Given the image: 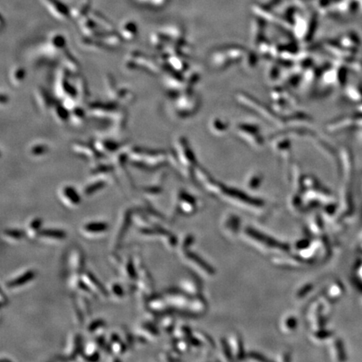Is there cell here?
Listing matches in <instances>:
<instances>
[{"instance_id":"10","label":"cell","mask_w":362,"mask_h":362,"mask_svg":"<svg viewBox=\"0 0 362 362\" xmlns=\"http://www.w3.org/2000/svg\"><path fill=\"white\" fill-rule=\"evenodd\" d=\"M3 235L7 238L10 239L12 241H19L24 236V233L19 230L15 229H6L3 231Z\"/></svg>"},{"instance_id":"11","label":"cell","mask_w":362,"mask_h":362,"mask_svg":"<svg viewBox=\"0 0 362 362\" xmlns=\"http://www.w3.org/2000/svg\"><path fill=\"white\" fill-rule=\"evenodd\" d=\"M105 183L102 181H98V182L93 183L91 185H89L85 189V195L86 196H91L92 194L97 192L101 189L104 187Z\"/></svg>"},{"instance_id":"3","label":"cell","mask_w":362,"mask_h":362,"mask_svg":"<svg viewBox=\"0 0 362 362\" xmlns=\"http://www.w3.org/2000/svg\"><path fill=\"white\" fill-rule=\"evenodd\" d=\"M35 278V272L33 270H29L22 274L21 276L17 277L16 279L8 281L6 284V286L8 289H15V288L21 287L23 285H26L30 283L31 280Z\"/></svg>"},{"instance_id":"13","label":"cell","mask_w":362,"mask_h":362,"mask_svg":"<svg viewBox=\"0 0 362 362\" xmlns=\"http://www.w3.org/2000/svg\"><path fill=\"white\" fill-rule=\"evenodd\" d=\"M111 291L113 292V294L115 295L117 298H123L124 295V290L121 285L118 284H113L111 285Z\"/></svg>"},{"instance_id":"1","label":"cell","mask_w":362,"mask_h":362,"mask_svg":"<svg viewBox=\"0 0 362 362\" xmlns=\"http://www.w3.org/2000/svg\"><path fill=\"white\" fill-rule=\"evenodd\" d=\"M81 280L87 285L94 294L99 295L103 298L108 297V292L102 283L90 272H84L81 275Z\"/></svg>"},{"instance_id":"2","label":"cell","mask_w":362,"mask_h":362,"mask_svg":"<svg viewBox=\"0 0 362 362\" xmlns=\"http://www.w3.org/2000/svg\"><path fill=\"white\" fill-rule=\"evenodd\" d=\"M62 198L67 204L71 207H75L80 203V197L77 191L72 186H65L62 191Z\"/></svg>"},{"instance_id":"6","label":"cell","mask_w":362,"mask_h":362,"mask_svg":"<svg viewBox=\"0 0 362 362\" xmlns=\"http://www.w3.org/2000/svg\"><path fill=\"white\" fill-rule=\"evenodd\" d=\"M39 236L51 240H63L67 237V233L62 230L47 229V230H41Z\"/></svg>"},{"instance_id":"8","label":"cell","mask_w":362,"mask_h":362,"mask_svg":"<svg viewBox=\"0 0 362 362\" xmlns=\"http://www.w3.org/2000/svg\"><path fill=\"white\" fill-rule=\"evenodd\" d=\"M131 212L128 211L126 214H125V217H124V223L122 225L121 227L120 231L118 233V237H117V244H120L122 242V240L124 239L125 233H126L127 230L129 228V224L131 222Z\"/></svg>"},{"instance_id":"4","label":"cell","mask_w":362,"mask_h":362,"mask_svg":"<svg viewBox=\"0 0 362 362\" xmlns=\"http://www.w3.org/2000/svg\"><path fill=\"white\" fill-rule=\"evenodd\" d=\"M108 225L105 222H89L83 225L82 230L85 233L100 234L107 231Z\"/></svg>"},{"instance_id":"5","label":"cell","mask_w":362,"mask_h":362,"mask_svg":"<svg viewBox=\"0 0 362 362\" xmlns=\"http://www.w3.org/2000/svg\"><path fill=\"white\" fill-rule=\"evenodd\" d=\"M41 225H42V220L40 218H35L34 220H31V222L28 225L27 228L26 235L30 239H35L40 235L41 230Z\"/></svg>"},{"instance_id":"12","label":"cell","mask_w":362,"mask_h":362,"mask_svg":"<svg viewBox=\"0 0 362 362\" xmlns=\"http://www.w3.org/2000/svg\"><path fill=\"white\" fill-rule=\"evenodd\" d=\"M105 326V322L102 319H96L95 321L91 323L87 327V331L89 333L97 332L100 329H103Z\"/></svg>"},{"instance_id":"7","label":"cell","mask_w":362,"mask_h":362,"mask_svg":"<svg viewBox=\"0 0 362 362\" xmlns=\"http://www.w3.org/2000/svg\"><path fill=\"white\" fill-rule=\"evenodd\" d=\"M24 71L21 67H14L10 72V80L13 84L19 86L24 80Z\"/></svg>"},{"instance_id":"9","label":"cell","mask_w":362,"mask_h":362,"mask_svg":"<svg viewBox=\"0 0 362 362\" xmlns=\"http://www.w3.org/2000/svg\"><path fill=\"white\" fill-rule=\"evenodd\" d=\"M141 331L142 334L145 335V336H150L151 338H154L158 335V330L154 327V325L149 322L145 323L141 325Z\"/></svg>"}]
</instances>
